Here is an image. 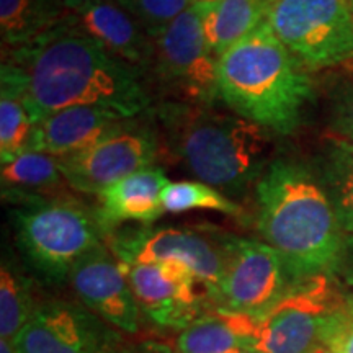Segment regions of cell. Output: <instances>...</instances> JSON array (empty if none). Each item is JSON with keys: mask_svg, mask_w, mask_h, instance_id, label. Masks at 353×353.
Instances as JSON below:
<instances>
[{"mask_svg": "<svg viewBox=\"0 0 353 353\" xmlns=\"http://www.w3.org/2000/svg\"><path fill=\"white\" fill-rule=\"evenodd\" d=\"M244 353H255V352H244Z\"/></svg>", "mask_w": 353, "mask_h": 353, "instance_id": "74e56055", "label": "cell"}, {"mask_svg": "<svg viewBox=\"0 0 353 353\" xmlns=\"http://www.w3.org/2000/svg\"><path fill=\"white\" fill-rule=\"evenodd\" d=\"M161 143L152 128L132 118L85 151L59 159L69 187L99 196L110 185L156 164Z\"/></svg>", "mask_w": 353, "mask_h": 353, "instance_id": "8fae6325", "label": "cell"}, {"mask_svg": "<svg viewBox=\"0 0 353 353\" xmlns=\"http://www.w3.org/2000/svg\"><path fill=\"white\" fill-rule=\"evenodd\" d=\"M165 350H161V348H156L152 345H148V347H128L125 343H117V345L110 347L108 350L101 352V353H164Z\"/></svg>", "mask_w": 353, "mask_h": 353, "instance_id": "4dcf8cb0", "label": "cell"}, {"mask_svg": "<svg viewBox=\"0 0 353 353\" xmlns=\"http://www.w3.org/2000/svg\"><path fill=\"white\" fill-rule=\"evenodd\" d=\"M0 85L23 100L34 125L72 107L132 120L151 107L141 70L63 21L19 50L2 51Z\"/></svg>", "mask_w": 353, "mask_h": 353, "instance_id": "6da1fadb", "label": "cell"}, {"mask_svg": "<svg viewBox=\"0 0 353 353\" xmlns=\"http://www.w3.org/2000/svg\"><path fill=\"white\" fill-rule=\"evenodd\" d=\"M162 206L165 213L180 214L187 211H214L228 216H242L239 203L224 195L218 188L203 182L180 180L170 182L162 192Z\"/></svg>", "mask_w": 353, "mask_h": 353, "instance_id": "603a6c76", "label": "cell"}, {"mask_svg": "<svg viewBox=\"0 0 353 353\" xmlns=\"http://www.w3.org/2000/svg\"><path fill=\"white\" fill-rule=\"evenodd\" d=\"M270 0H218L203 3V32L216 57L267 21Z\"/></svg>", "mask_w": 353, "mask_h": 353, "instance_id": "ffe728a7", "label": "cell"}, {"mask_svg": "<svg viewBox=\"0 0 353 353\" xmlns=\"http://www.w3.org/2000/svg\"><path fill=\"white\" fill-rule=\"evenodd\" d=\"M17 244L28 263L51 281H64L77 262L103 244L97 211L69 193L13 206Z\"/></svg>", "mask_w": 353, "mask_h": 353, "instance_id": "5b68a950", "label": "cell"}, {"mask_svg": "<svg viewBox=\"0 0 353 353\" xmlns=\"http://www.w3.org/2000/svg\"><path fill=\"white\" fill-rule=\"evenodd\" d=\"M170 180L159 167L134 172L118 180L99 195L100 206L97 218L105 237L123 223H154L165 213L162 206V192Z\"/></svg>", "mask_w": 353, "mask_h": 353, "instance_id": "e0dca14e", "label": "cell"}, {"mask_svg": "<svg viewBox=\"0 0 353 353\" xmlns=\"http://www.w3.org/2000/svg\"><path fill=\"white\" fill-rule=\"evenodd\" d=\"M136 303L162 327H182L203 314L205 296L200 281L182 263H121Z\"/></svg>", "mask_w": 353, "mask_h": 353, "instance_id": "7c38bea8", "label": "cell"}, {"mask_svg": "<svg viewBox=\"0 0 353 353\" xmlns=\"http://www.w3.org/2000/svg\"><path fill=\"white\" fill-rule=\"evenodd\" d=\"M69 281L79 299L100 319L123 332H138L141 309L125 268L108 245H99L77 262Z\"/></svg>", "mask_w": 353, "mask_h": 353, "instance_id": "5bb4252c", "label": "cell"}, {"mask_svg": "<svg viewBox=\"0 0 353 353\" xmlns=\"http://www.w3.org/2000/svg\"><path fill=\"white\" fill-rule=\"evenodd\" d=\"M337 272L345 276L347 281L353 283V231L345 232V241H343V252L339 262Z\"/></svg>", "mask_w": 353, "mask_h": 353, "instance_id": "f1b7e54d", "label": "cell"}, {"mask_svg": "<svg viewBox=\"0 0 353 353\" xmlns=\"http://www.w3.org/2000/svg\"><path fill=\"white\" fill-rule=\"evenodd\" d=\"M317 174L327 188L343 234L353 231V159L327 144Z\"/></svg>", "mask_w": 353, "mask_h": 353, "instance_id": "cb8c5ba5", "label": "cell"}, {"mask_svg": "<svg viewBox=\"0 0 353 353\" xmlns=\"http://www.w3.org/2000/svg\"><path fill=\"white\" fill-rule=\"evenodd\" d=\"M130 120L107 110L94 107H72L61 110L33 126L28 149L63 159L82 152L121 130Z\"/></svg>", "mask_w": 353, "mask_h": 353, "instance_id": "2e32d148", "label": "cell"}, {"mask_svg": "<svg viewBox=\"0 0 353 353\" xmlns=\"http://www.w3.org/2000/svg\"><path fill=\"white\" fill-rule=\"evenodd\" d=\"M350 13H352V39H353V8H350Z\"/></svg>", "mask_w": 353, "mask_h": 353, "instance_id": "d590c367", "label": "cell"}, {"mask_svg": "<svg viewBox=\"0 0 353 353\" xmlns=\"http://www.w3.org/2000/svg\"><path fill=\"white\" fill-rule=\"evenodd\" d=\"M314 353H334V352L330 350V348H327V347H321V348H317Z\"/></svg>", "mask_w": 353, "mask_h": 353, "instance_id": "836d02e7", "label": "cell"}, {"mask_svg": "<svg viewBox=\"0 0 353 353\" xmlns=\"http://www.w3.org/2000/svg\"><path fill=\"white\" fill-rule=\"evenodd\" d=\"M63 23L95 39L105 50L141 72L151 69L152 37L114 0H101L70 12Z\"/></svg>", "mask_w": 353, "mask_h": 353, "instance_id": "9a60e30c", "label": "cell"}, {"mask_svg": "<svg viewBox=\"0 0 353 353\" xmlns=\"http://www.w3.org/2000/svg\"><path fill=\"white\" fill-rule=\"evenodd\" d=\"M348 7L353 8V0H348Z\"/></svg>", "mask_w": 353, "mask_h": 353, "instance_id": "8d00e7d4", "label": "cell"}, {"mask_svg": "<svg viewBox=\"0 0 353 353\" xmlns=\"http://www.w3.org/2000/svg\"><path fill=\"white\" fill-rule=\"evenodd\" d=\"M283 260L265 242L232 236L214 307L260 317L291 288Z\"/></svg>", "mask_w": 353, "mask_h": 353, "instance_id": "30bf717a", "label": "cell"}, {"mask_svg": "<svg viewBox=\"0 0 353 353\" xmlns=\"http://www.w3.org/2000/svg\"><path fill=\"white\" fill-rule=\"evenodd\" d=\"M0 185L3 201L12 206L64 195L70 188L59 167V159L32 149L2 164Z\"/></svg>", "mask_w": 353, "mask_h": 353, "instance_id": "d6986e66", "label": "cell"}, {"mask_svg": "<svg viewBox=\"0 0 353 353\" xmlns=\"http://www.w3.org/2000/svg\"><path fill=\"white\" fill-rule=\"evenodd\" d=\"M327 144L332 145V148L339 149V151L345 152L347 156L353 159V132H334L329 131L327 136Z\"/></svg>", "mask_w": 353, "mask_h": 353, "instance_id": "f546056e", "label": "cell"}, {"mask_svg": "<svg viewBox=\"0 0 353 353\" xmlns=\"http://www.w3.org/2000/svg\"><path fill=\"white\" fill-rule=\"evenodd\" d=\"M343 296L327 275L296 281L257 317L255 353H314L325 341Z\"/></svg>", "mask_w": 353, "mask_h": 353, "instance_id": "ba28073f", "label": "cell"}, {"mask_svg": "<svg viewBox=\"0 0 353 353\" xmlns=\"http://www.w3.org/2000/svg\"><path fill=\"white\" fill-rule=\"evenodd\" d=\"M195 3H214L218 2V0H193Z\"/></svg>", "mask_w": 353, "mask_h": 353, "instance_id": "e575fe53", "label": "cell"}, {"mask_svg": "<svg viewBox=\"0 0 353 353\" xmlns=\"http://www.w3.org/2000/svg\"><path fill=\"white\" fill-rule=\"evenodd\" d=\"M0 87V164H7L28 149L34 123L20 95Z\"/></svg>", "mask_w": 353, "mask_h": 353, "instance_id": "d4e9b609", "label": "cell"}, {"mask_svg": "<svg viewBox=\"0 0 353 353\" xmlns=\"http://www.w3.org/2000/svg\"><path fill=\"white\" fill-rule=\"evenodd\" d=\"M265 23L307 70L353 61L348 0H270Z\"/></svg>", "mask_w": 353, "mask_h": 353, "instance_id": "52a82bcc", "label": "cell"}, {"mask_svg": "<svg viewBox=\"0 0 353 353\" xmlns=\"http://www.w3.org/2000/svg\"><path fill=\"white\" fill-rule=\"evenodd\" d=\"M65 15L59 0H0L2 51L33 43L59 25Z\"/></svg>", "mask_w": 353, "mask_h": 353, "instance_id": "44dd1931", "label": "cell"}, {"mask_svg": "<svg viewBox=\"0 0 353 353\" xmlns=\"http://www.w3.org/2000/svg\"><path fill=\"white\" fill-rule=\"evenodd\" d=\"M257 317L213 307L187 325L176 353H244L254 350Z\"/></svg>", "mask_w": 353, "mask_h": 353, "instance_id": "ac0fdd59", "label": "cell"}, {"mask_svg": "<svg viewBox=\"0 0 353 353\" xmlns=\"http://www.w3.org/2000/svg\"><path fill=\"white\" fill-rule=\"evenodd\" d=\"M330 130L334 132H353V81L332 85L329 95Z\"/></svg>", "mask_w": 353, "mask_h": 353, "instance_id": "4316f807", "label": "cell"}, {"mask_svg": "<svg viewBox=\"0 0 353 353\" xmlns=\"http://www.w3.org/2000/svg\"><path fill=\"white\" fill-rule=\"evenodd\" d=\"M218 99L265 130L288 136L314 100L309 70L267 23L218 57Z\"/></svg>", "mask_w": 353, "mask_h": 353, "instance_id": "277c9868", "label": "cell"}, {"mask_svg": "<svg viewBox=\"0 0 353 353\" xmlns=\"http://www.w3.org/2000/svg\"><path fill=\"white\" fill-rule=\"evenodd\" d=\"M325 347L334 353H353V296H343L330 325Z\"/></svg>", "mask_w": 353, "mask_h": 353, "instance_id": "83f0119b", "label": "cell"}, {"mask_svg": "<svg viewBox=\"0 0 353 353\" xmlns=\"http://www.w3.org/2000/svg\"><path fill=\"white\" fill-rule=\"evenodd\" d=\"M120 342L97 314L72 304L46 303L12 343L17 353H101Z\"/></svg>", "mask_w": 353, "mask_h": 353, "instance_id": "4fadbf2b", "label": "cell"}, {"mask_svg": "<svg viewBox=\"0 0 353 353\" xmlns=\"http://www.w3.org/2000/svg\"><path fill=\"white\" fill-rule=\"evenodd\" d=\"M157 118L167 152L229 198L245 196L270 164L268 130L239 114L172 100Z\"/></svg>", "mask_w": 353, "mask_h": 353, "instance_id": "3957f363", "label": "cell"}, {"mask_svg": "<svg viewBox=\"0 0 353 353\" xmlns=\"http://www.w3.org/2000/svg\"><path fill=\"white\" fill-rule=\"evenodd\" d=\"M151 70L175 101L213 107L218 57L203 32V3H193L152 38Z\"/></svg>", "mask_w": 353, "mask_h": 353, "instance_id": "9c48e42d", "label": "cell"}, {"mask_svg": "<svg viewBox=\"0 0 353 353\" xmlns=\"http://www.w3.org/2000/svg\"><path fill=\"white\" fill-rule=\"evenodd\" d=\"M257 228L276 250L293 283L337 272L345 234L316 169L278 157L255 187Z\"/></svg>", "mask_w": 353, "mask_h": 353, "instance_id": "7a4b0ae2", "label": "cell"}, {"mask_svg": "<svg viewBox=\"0 0 353 353\" xmlns=\"http://www.w3.org/2000/svg\"><path fill=\"white\" fill-rule=\"evenodd\" d=\"M95 2H101V0H59V3L68 13L76 12L79 8H83L87 6H92Z\"/></svg>", "mask_w": 353, "mask_h": 353, "instance_id": "1f68e13d", "label": "cell"}, {"mask_svg": "<svg viewBox=\"0 0 353 353\" xmlns=\"http://www.w3.org/2000/svg\"><path fill=\"white\" fill-rule=\"evenodd\" d=\"M144 26L154 38L176 17L193 6V0H114Z\"/></svg>", "mask_w": 353, "mask_h": 353, "instance_id": "484cf974", "label": "cell"}, {"mask_svg": "<svg viewBox=\"0 0 353 353\" xmlns=\"http://www.w3.org/2000/svg\"><path fill=\"white\" fill-rule=\"evenodd\" d=\"M232 234L206 228L148 226L113 231L105 237L121 263H182L195 275L213 301L226 267Z\"/></svg>", "mask_w": 353, "mask_h": 353, "instance_id": "8992f818", "label": "cell"}, {"mask_svg": "<svg viewBox=\"0 0 353 353\" xmlns=\"http://www.w3.org/2000/svg\"><path fill=\"white\" fill-rule=\"evenodd\" d=\"M0 353H17L13 343L8 341H0Z\"/></svg>", "mask_w": 353, "mask_h": 353, "instance_id": "d6a6232c", "label": "cell"}, {"mask_svg": "<svg viewBox=\"0 0 353 353\" xmlns=\"http://www.w3.org/2000/svg\"><path fill=\"white\" fill-rule=\"evenodd\" d=\"M38 307L30 276L12 259L3 257L0 265V341L13 342Z\"/></svg>", "mask_w": 353, "mask_h": 353, "instance_id": "7402d4cb", "label": "cell"}]
</instances>
